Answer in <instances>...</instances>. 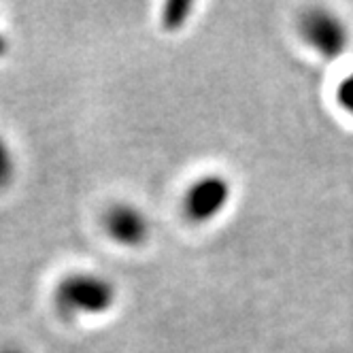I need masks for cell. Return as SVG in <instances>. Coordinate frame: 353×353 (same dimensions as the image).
Segmentation results:
<instances>
[{
  "label": "cell",
  "instance_id": "obj_1",
  "mask_svg": "<svg viewBox=\"0 0 353 353\" xmlns=\"http://www.w3.org/2000/svg\"><path fill=\"white\" fill-rule=\"evenodd\" d=\"M115 285L96 272H72L56 285V309L66 315H103L115 305Z\"/></svg>",
  "mask_w": 353,
  "mask_h": 353
},
{
  "label": "cell",
  "instance_id": "obj_2",
  "mask_svg": "<svg viewBox=\"0 0 353 353\" xmlns=\"http://www.w3.org/2000/svg\"><path fill=\"white\" fill-rule=\"evenodd\" d=\"M300 34L325 60L341 58L351 39L347 23L327 9H309L302 15Z\"/></svg>",
  "mask_w": 353,
  "mask_h": 353
},
{
  "label": "cell",
  "instance_id": "obj_3",
  "mask_svg": "<svg viewBox=\"0 0 353 353\" xmlns=\"http://www.w3.org/2000/svg\"><path fill=\"white\" fill-rule=\"evenodd\" d=\"M232 194L230 181L221 174H205L190 183L183 194V215L192 223H207L215 219L228 205Z\"/></svg>",
  "mask_w": 353,
  "mask_h": 353
},
{
  "label": "cell",
  "instance_id": "obj_4",
  "mask_svg": "<svg viewBox=\"0 0 353 353\" xmlns=\"http://www.w3.org/2000/svg\"><path fill=\"white\" fill-rule=\"evenodd\" d=\"M105 232L121 247H141L149 236V221L132 205H113L103 217Z\"/></svg>",
  "mask_w": 353,
  "mask_h": 353
},
{
  "label": "cell",
  "instance_id": "obj_5",
  "mask_svg": "<svg viewBox=\"0 0 353 353\" xmlns=\"http://www.w3.org/2000/svg\"><path fill=\"white\" fill-rule=\"evenodd\" d=\"M192 11H194V5L185 3V0H172V3H166L164 9H162V26H164V30L183 28V23L188 21Z\"/></svg>",
  "mask_w": 353,
  "mask_h": 353
},
{
  "label": "cell",
  "instance_id": "obj_6",
  "mask_svg": "<svg viewBox=\"0 0 353 353\" xmlns=\"http://www.w3.org/2000/svg\"><path fill=\"white\" fill-rule=\"evenodd\" d=\"M13 174H15V160L11 154V147L0 139V190L11 185Z\"/></svg>",
  "mask_w": 353,
  "mask_h": 353
},
{
  "label": "cell",
  "instance_id": "obj_7",
  "mask_svg": "<svg viewBox=\"0 0 353 353\" xmlns=\"http://www.w3.org/2000/svg\"><path fill=\"white\" fill-rule=\"evenodd\" d=\"M336 100H339V105L349 115H353V72L347 74V77L339 83V88H336Z\"/></svg>",
  "mask_w": 353,
  "mask_h": 353
},
{
  "label": "cell",
  "instance_id": "obj_8",
  "mask_svg": "<svg viewBox=\"0 0 353 353\" xmlns=\"http://www.w3.org/2000/svg\"><path fill=\"white\" fill-rule=\"evenodd\" d=\"M0 353H26V351L19 349V347H15V345H9V347H3V349H0Z\"/></svg>",
  "mask_w": 353,
  "mask_h": 353
},
{
  "label": "cell",
  "instance_id": "obj_9",
  "mask_svg": "<svg viewBox=\"0 0 353 353\" xmlns=\"http://www.w3.org/2000/svg\"><path fill=\"white\" fill-rule=\"evenodd\" d=\"M7 54V41L0 37V56H5Z\"/></svg>",
  "mask_w": 353,
  "mask_h": 353
}]
</instances>
